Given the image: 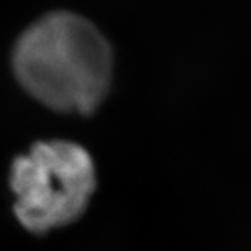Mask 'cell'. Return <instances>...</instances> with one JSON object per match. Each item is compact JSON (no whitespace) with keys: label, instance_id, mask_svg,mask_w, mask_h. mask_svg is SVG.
Listing matches in <instances>:
<instances>
[{"label":"cell","instance_id":"cell-1","mask_svg":"<svg viewBox=\"0 0 251 251\" xmlns=\"http://www.w3.org/2000/svg\"><path fill=\"white\" fill-rule=\"evenodd\" d=\"M18 81L54 110L87 115L109 90L112 52L85 18L54 13L39 20L18 41L14 57Z\"/></svg>","mask_w":251,"mask_h":251},{"label":"cell","instance_id":"cell-2","mask_svg":"<svg viewBox=\"0 0 251 251\" xmlns=\"http://www.w3.org/2000/svg\"><path fill=\"white\" fill-rule=\"evenodd\" d=\"M95 183L92 159L80 145L66 141L36 144L13 163L14 212L25 229L45 233L81 216Z\"/></svg>","mask_w":251,"mask_h":251}]
</instances>
